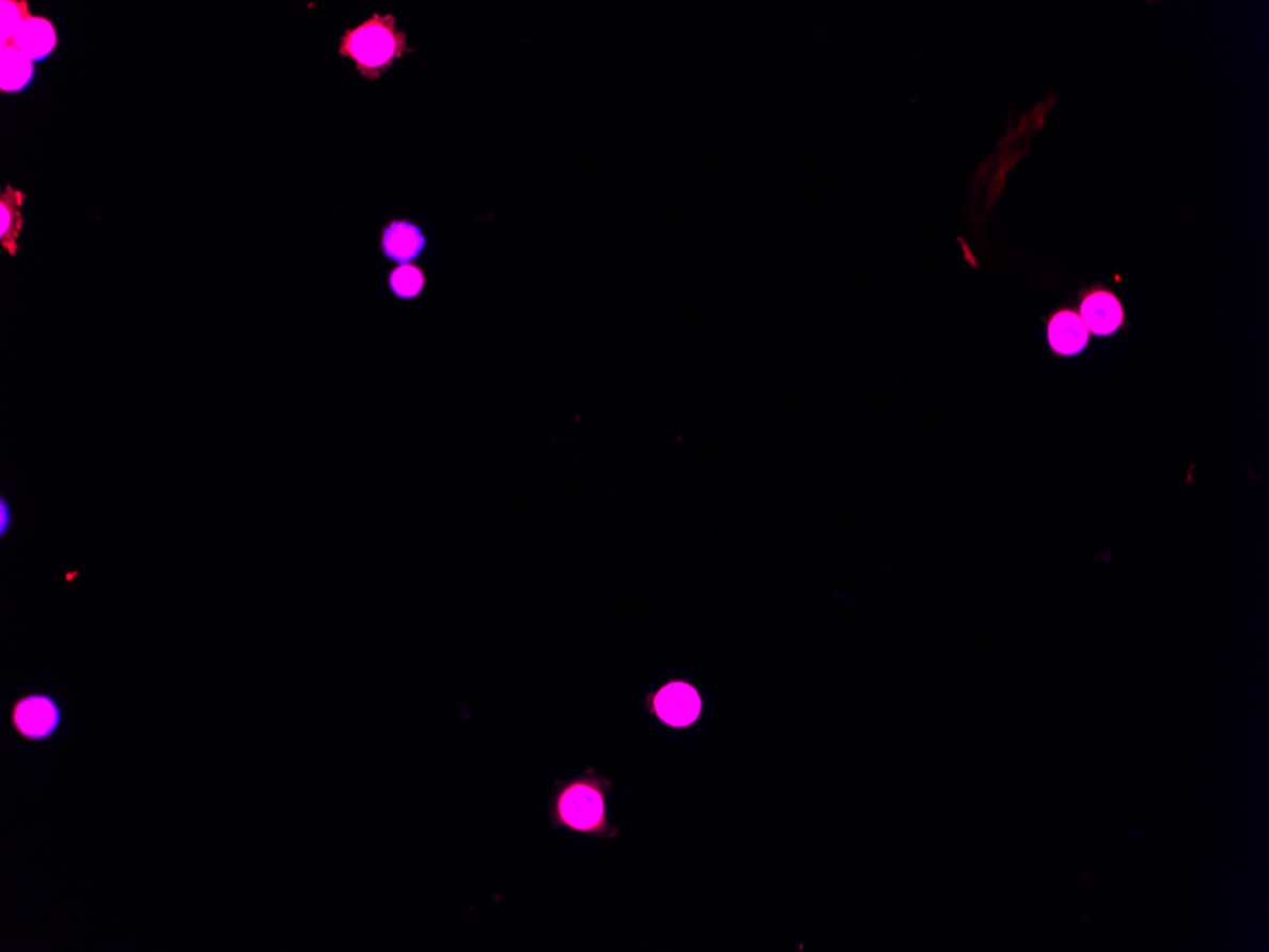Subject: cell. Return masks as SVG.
<instances>
[{
  "label": "cell",
  "mask_w": 1269,
  "mask_h": 952,
  "mask_svg": "<svg viewBox=\"0 0 1269 952\" xmlns=\"http://www.w3.org/2000/svg\"><path fill=\"white\" fill-rule=\"evenodd\" d=\"M610 790L612 780L609 776L593 768L570 780L555 781L549 797V822L555 829L576 832L580 837H592L597 841L614 839L620 829L610 822Z\"/></svg>",
  "instance_id": "cell-1"
},
{
  "label": "cell",
  "mask_w": 1269,
  "mask_h": 952,
  "mask_svg": "<svg viewBox=\"0 0 1269 952\" xmlns=\"http://www.w3.org/2000/svg\"><path fill=\"white\" fill-rule=\"evenodd\" d=\"M414 52L409 46L407 33L397 29V19L392 14H378L348 27L341 35L339 56L352 61L358 75L365 80H378L397 61Z\"/></svg>",
  "instance_id": "cell-2"
},
{
  "label": "cell",
  "mask_w": 1269,
  "mask_h": 952,
  "mask_svg": "<svg viewBox=\"0 0 1269 952\" xmlns=\"http://www.w3.org/2000/svg\"><path fill=\"white\" fill-rule=\"evenodd\" d=\"M12 722L29 742H44L60 732L63 712L53 696L33 692L16 702L12 709Z\"/></svg>",
  "instance_id": "cell-3"
},
{
  "label": "cell",
  "mask_w": 1269,
  "mask_h": 952,
  "mask_svg": "<svg viewBox=\"0 0 1269 952\" xmlns=\"http://www.w3.org/2000/svg\"><path fill=\"white\" fill-rule=\"evenodd\" d=\"M648 709L671 729H688L702 715V696L690 683L671 681L648 700Z\"/></svg>",
  "instance_id": "cell-4"
},
{
  "label": "cell",
  "mask_w": 1269,
  "mask_h": 952,
  "mask_svg": "<svg viewBox=\"0 0 1269 952\" xmlns=\"http://www.w3.org/2000/svg\"><path fill=\"white\" fill-rule=\"evenodd\" d=\"M428 248V236L422 227L409 219H392L380 231V251L388 261L411 265Z\"/></svg>",
  "instance_id": "cell-5"
},
{
  "label": "cell",
  "mask_w": 1269,
  "mask_h": 952,
  "mask_svg": "<svg viewBox=\"0 0 1269 952\" xmlns=\"http://www.w3.org/2000/svg\"><path fill=\"white\" fill-rule=\"evenodd\" d=\"M12 44L33 63L48 60L58 48V31L52 19L31 16Z\"/></svg>",
  "instance_id": "cell-6"
},
{
  "label": "cell",
  "mask_w": 1269,
  "mask_h": 952,
  "mask_svg": "<svg viewBox=\"0 0 1269 952\" xmlns=\"http://www.w3.org/2000/svg\"><path fill=\"white\" fill-rule=\"evenodd\" d=\"M1081 319L1097 335H1110L1124 322L1122 302L1112 293H1093L1081 305Z\"/></svg>",
  "instance_id": "cell-7"
},
{
  "label": "cell",
  "mask_w": 1269,
  "mask_h": 952,
  "mask_svg": "<svg viewBox=\"0 0 1269 952\" xmlns=\"http://www.w3.org/2000/svg\"><path fill=\"white\" fill-rule=\"evenodd\" d=\"M26 200V192L16 187H4L0 192V244L12 257L18 255L19 236L24 229L21 207Z\"/></svg>",
  "instance_id": "cell-8"
},
{
  "label": "cell",
  "mask_w": 1269,
  "mask_h": 952,
  "mask_svg": "<svg viewBox=\"0 0 1269 952\" xmlns=\"http://www.w3.org/2000/svg\"><path fill=\"white\" fill-rule=\"evenodd\" d=\"M1090 339V329L1074 312H1059L1049 324V343L1063 356L1080 354Z\"/></svg>",
  "instance_id": "cell-9"
},
{
  "label": "cell",
  "mask_w": 1269,
  "mask_h": 952,
  "mask_svg": "<svg viewBox=\"0 0 1269 952\" xmlns=\"http://www.w3.org/2000/svg\"><path fill=\"white\" fill-rule=\"evenodd\" d=\"M35 77V65L19 52L14 44L0 46V90L6 94H18L26 90Z\"/></svg>",
  "instance_id": "cell-10"
},
{
  "label": "cell",
  "mask_w": 1269,
  "mask_h": 952,
  "mask_svg": "<svg viewBox=\"0 0 1269 952\" xmlns=\"http://www.w3.org/2000/svg\"><path fill=\"white\" fill-rule=\"evenodd\" d=\"M428 276L417 265H397L388 275V290L395 299L414 300L426 290Z\"/></svg>",
  "instance_id": "cell-11"
},
{
  "label": "cell",
  "mask_w": 1269,
  "mask_h": 952,
  "mask_svg": "<svg viewBox=\"0 0 1269 952\" xmlns=\"http://www.w3.org/2000/svg\"><path fill=\"white\" fill-rule=\"evenodd\" d=\"M33 14L29 12V2L26 0H2L0 2V46L2 44H12L14 38L18 36L21 27L26 26L27 19L31 18Z\"/></svg>",
  "instance_id": "cell-12"
},
{
  "label": "cell",
  "mask_w": 1269,
  "mask_h": 952,
  "mask_svg": "<svg viewBox=\"0 0 1269 952\" xmlns=\"http://www.w3.org/2000/svg\"><path fill=\"white\" fill-rule=\"evenodd\" d=\"M12 527H14V508L10 504L9 498L2 495L0 497V536L4 539Z\"/></svg>",
  "instance_id": "cell-13"
}]
</instances>
